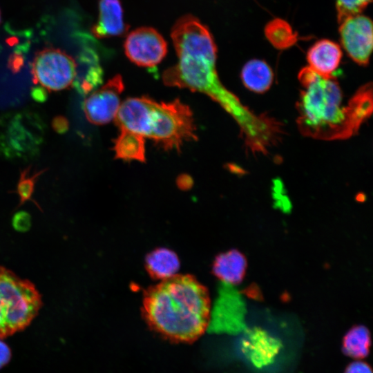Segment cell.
Instances as JSON below:
<instances>
[{
	"instance_id": "obj_5",
	"label": "cell",
	"mask_w": 373,
	"mask_h": 373,
	"mask_svg": "<svg viewBox=\"0 0 373 373\" xmlns=\"http://www.w3.org/2000/svg\"><path fill=\"white\" fill-rule=\"evenodd\" d=\"M144 137L165 150L179 151L185 142L197 139L192 111L180 99L168 103L153 100Z\"/></svg>"
},
{
	"instance_id": "obj_13",
	"label": "cell",
	"mask_w": 373,
	"mask_h": 373,
	"mask_svg": "<svg viewBox=\"0 0 373 373\" xmlns=\"http://www.w3.org/2000/svg\"><path fill=\"white\" fill-rule=\"evenodd\" d=\"M76 76L72 85L81 95H88L102 82L103 70L98 55L93 49L85 48L77 56Z\"/></svg>"
},
{
	"instance_id": "obj_19",
	"label": "cell",
	"mask_w": 373,
	"mask_h": 373,
	"mask_svg": "<svg viewBox=\"0 0 373 373\" xmlns=\"http://www.w3.org/2000/svg\"><path fill=\"white\" fill-rule=\"evenodd\" d=\"M370 343V333L368 329L364 325H356L345 335L342 351L349 357L362 359L368 355Z\"/></svg>"
},
{
	"instance_id": "obj_3",
	"label": "cell",
	"mask_w": 373,
	"mask_h": 373,
	"mask_svg": "<svg viewBox=\"0 0 373 373\" xmlns=\"http://www.w3.org/2000/svg\"><path fill=\"white\" fill-rule=\"evenodd\" d=\"M142 314L153 332L174 343H191L209 324V294L193 276L175 274L146 289Z\"/></svg>"
},
{
	"instance_id": "obj_22",
	"label": "cell",
	"mask_w": 373,
	"mask_h": 373,
	"mask_svg": "<svg viewBox=\"0 0 373 373\" xmlns=\"http://www.w3.org/2000/svg\"><path fill=\"white\" fill-rule=\"evenodd\" d=\"M13 228L19 232H26L31 227V216L24 211H20L14 214L12 218Z\"/></svg>"
},
{
	"instance_id": "obj_4",
	"label": "cell",
	"mask_w": 373,
	"mask_h": 373,
	"mask_svg": "<svg viewBox=\"0 0 373 373\" xmlns=\"http://www.w3.org/2000/svg\"><path fill=\"white\" fill-rule=\"evenodd\" d=\"M42 306L35 285L0 266V338L27 327Z\"/></svg>"
},
{
	"instance_id": "obj_7",
	"label": "cell",
	"mask_w": 373,
	"mask_h": 373,
	"mask_svg": "<svg viewBox=\"0 0 373 373\" xmlns=\"http://www.w3.org/2000/svg\"><path fill=\"white\" fill-rule=\"evenodd\" d=\"M341 44L349 57L359 66H366L373 48V24L367 16H350L339 22Z\"/></svg>"
},
{
	"instance_id": "obj_16",
	"label": "cell",
	"mask_w": 373,
	"mask_h": 373,
	"mask_svg": "<svg viewBox=\"0 0 373 373\" xmlns=\"http://www.w3.org/2000/svg\"><path fill=\"white\" fill-rule=\"evenodd\" d=\"M240 77L247 89L256 93H263L271 86L274 73L267 62L254 59L244 65Z\"/></svg>"
},
{
	"instance_id": "obj_1",
	"label": "cell",
	"mask_w": 373,
	"mask_h": 373,
	"mask_svg": "<svg viewBox=\"0 0 373 373\" xmlns=\"http://www.w3.org/2000/svg\"><path fill=\"white\" fill-rule=\"evenodd\" d=\"M171 37L178 61L163 73L164 84L205 94L217 102L237 123L251 152L270 146L278 135L279 121L256 114L224 86L216 70L217 47L209 28L197 17L186 15L174 23Z\"/></svg>"
},
{
	"instance_id": "obj_9",
	"label": "cell",
	"mask_w": 373,
	"mask_h": 373,
	"mask_svg": "<svg viewBox=\"0 0 373 373\" xmlns=\"http://www.w3.org/2000/svg\"><path fill=\"white\" fill-rule=\"evenodd\" d=\"M124 89L122 77L117 75L90 93L82 106L87 120L95 125H103L115 119L122 104L120 97Z\"/></svg>"
},
{
	"instance_id": "obj_21",
	"label": "cell",
	"mask_w": 373,
	"mask_h": 373,
	"mask_svg": "<svg viewBox=\"0 0 373 373\" xmlns=\"http://www.w3.org/2000/svg\"><path fill=\"white\" fill-rule=\"evenodd\" d=\"M372 0H336L338 23L346 17L361 14Z\"/></svg>"
},
{
	"instance_id": "obj_17",
	"label": "cell",
	"mask_w": 373,
	"mask_h": 373,
	"mask_svg": "<svg viewBox=\"0 0 373 373\" xmlns=\"http://www.w3.org/2000/svg\"><path fill=\"white\" fill-rule=\"evenodd\" d=\"M145 138L134 133L120 130L114 141L115 157L126 161L144 162Z\"/></svg>"
},
{
	"instance_id": "obj_14",
	"label": "cell",
	"mask_w": 373,
	"mask_h": 373,
	"mask_svg": "<svg viewBox=\"0 0 373 373\" xmlns=\"http://www.w3.org/2000/svg\"><path fill=\"white\" fill-rule=\"evenodd\" d=\"M245 257L232 249L218 255L212 266L213 274L225 284L234 285L242 281L246 271Z\"/></svg>"
},
{
	"instance_id": "obj_23",
	"label": "cell",
	"mask_w": 373,
	"mask_h": 373,
	"mask_svg": "<svg viewBox=\"0 0 373 373\" xmlns=\"http://www.w3.org/2000/svg\"><path fill=\"white\" fill-rule=\"evenodd\" d=\"M344 373H372L369 364L365 362L357 361L350 363Z\"/></svg>"
},
{
	"instance_id": "obj_18",
	"label": "cell",
	"mask_w": 373,
	"mask_h": 373,
	"mask_svg": "<svg viewBox=\"0 0 373 373\" xmlns=\"http://www.w3.org/2000/svg\"><path fill=\"white\" fill-rule=\"evenodd\" d=\"M268 41L278 50H286L295 45L298 35L285 20L275 18L269 21L264 28Z\"/></svg>"
},
{
	"instance_id": "obj_26",
	"label": "cell",
	"mask_w": 373,
	"mask_h": 373,
	"mask_svg": "<svg viewBox=\"0 0 373 373\" xmlns=\"http://www.w3.org/2000/svg\"><path fill=\"white\" fill-rule=\"evenodd\" d=\"M47 91L41 86L35 87L31 90V96L37 102H43L47 99Z\"/></svg>"
},
{
	"instance_id": "obj_10",
	"label": "cell",
	"mask_w": 373,
	"mask_h": 373,
	"mask_svg": "<svg viewBox=\"0 0 373 373\" xmlns=\"http://www.w3.org/2000/svg\"><path fill=\"white\" fill-rule=\"evenodd\" d=\"M343 57L341 46L336 42L323 39L316 41L307 50L309 67L319 75L335 78Z\"/></svg>"
},
{
	"instance_id": "obj_6",
	"label": "cell",
	"mask_w": 373,
	"mask_h": 373,
	"mask_svg": "<svg viewBox=\"0 0 373 373\" xmlns=\"http://www.w3.org/2000/svg\"><path fill=\"white\" fill-rule=\"evenodd\" d=\"M31 72L35 84H39L48 91H60L72 86L76 62L60 49L46 48L36 53Z\"/></svg>"
},
{
	"instance_id": "obj_20",
	"label": "cell",
	"mask_w": 373,
	"mask_h": 373,
	"mask_svg": "<svg viewBox=\"0 0 373 373\" xmlns=\"http://www.w3.org/2000/svg\"><path fill=\"white\" fill-rule=\"evenodd\" d=\"M30 167L25 168L20 172L19 179L17 185L16 193L19 198V204L18 207L21 206L28 201H32L38 208L40 209L38 204L32 199V195L35 191V183L38 178L42 175L47 169H43L30 175Z\"/></svg>"
},
{
	"instance_id": "obj_12",
	"label": "cell",
	"mask_w": 373,
	"mask_h": 373,
	"mask_svg": "<svg viewBox=\"0 0 373 373\" xmlns=\"http://www.w3.org/2000/svg\"><path fill=\"white\" fill-rule=\"evenodd\" d=\"M225 285L227 287L222 292L217 309L219 327L229 332H238L245 327L246 304L233 285Z\"/></svg>"
},
{
	"instance_id": "obj_2",
	"label": "cell",
	"mask_w": 373,
	"mask_h": 373,
	"mask_svg": "<svg viewBox=\"0 0 373 373\" xmlns=\"http://www.w3.org/2000/svg\"><path fill=\"white\" fill-rule=\"evenodd\" d=\"M302 90L296 103L299 131L322 140H345L356 135L372 112V86L359 88L346 104L335 78H327L309 66L300 70Z\"/></svg>"
},
{
	"instance_id": "obj_27",
	"label": "cell",
	"mask_w": 373,
	"mask_h": 373,
	"mask_svg": "<svg viewBox=\"0 0 373 373\" xmlns=\"http://www.w3.org/2000/svg\"><path fill=\"white\" fill-rule=\"evenodd\" d=\"M0 23H1V12H0Z\"/></svg>"
},
{
	"instance_id": "obj_24",
	"label": "cell",
	"mask_w": 373,
	"mask_h": 373,
	"mask_svg": "<svg viewBox=\"0 0 373 373\" xmlns=\"http://www.w3.org/2000/svg\"><path fill=\"white\" fill-rule=\"evenodd\" d=\"M54 130L59 133H64L68 131L69 127L68 121L63 116L55 117L52 123Z\"/></svg>"
},
{
	"instance_id": "obj_15",
	"label": "cell",
	"mask_w": 373,
	"mask_h": 373,
	"mask_svg": "<svg viewBox=\"0 0 373 373\" xmlns=\"http://www.w3.org/2000/svg\"><path fill=\"white\" fill-rule=\"evenodd\" d=\"M144 265L152 278L161 281L177 274L180 264L178 255L173 250L160 247L146 255Z\"/></svg>"
},
{
	"instance_id": "obj_11",
	"label": "cell",
	"mask_w": 373,
	"mask_h": 373,
	"mask_svg": "<svg viewBox=\"0 0 373 373\" xmlns=\"http://www.w3.org/2000/svg\"><path fill=\"white\" fill-rule=\"evenodd\" d=\"M99 17L92 26V34L98 39L124 35L128 26L124 21L122 0H98Z\"/></svg>"
},
{
	"instance_id": "obj_25",
	"label": "cell",
	"mask_w": 373,
	"mask_h": 373,
	"mask_svg": "<svg viewBox=\"0 0 373 373\" xmlns=\"http://www.w3.org/2000/svg\"><path fill=\"white\" fill-rule=\"evenodd\" d=\"M11 351L8 345L0 338V369L10 360Z\"/></svg>"
},
{
	"instance_id": "obj_8",
	"label": "cell",
	"mask_w": 373,
	"mask_h": 373,
	"mask_svg": "<svg viewBox=\"0 0 373 373\" xmlns=\"http://www.w3.org/2000/svg\"><path fill=\"white\" fill-rule=\"evenodd\" d=\"M124 49L126 57L135 64L152 68L166 56L167 44L155 29L140 27L127 35Z\"/></svg>"
}]
</instances>
